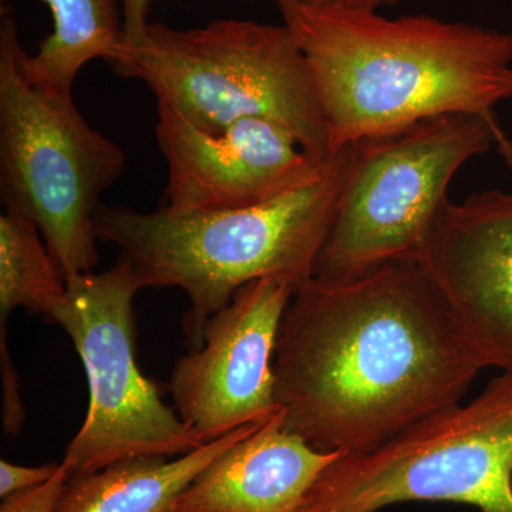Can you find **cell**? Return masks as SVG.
Returning <instances> with one entry per match:
<instances>
[{
	"mask_svg": "<svg viewBox=\"0 0 512 512\" xmlns=\"http://www.w3.org/2000/svg\"><path fill=\"white\" fill-rule=\"evenodd\" d=\"M481 370L426 268L397 262L296 289L276 339V403L309 446L353 456L460 403Z\"/></svg>",
	"mask_w": 512,
	"mask_h": 512,
	"instance_id": "1",
	"label": "cell"
},
{
	"mask_svg": "<svg viewBox=\"0 0 512 512\" xmlns=\"http://www.w3.org/2000/svg\"><path fill=\"white\" fill-rule=\"evenodd\" d=\"M271 2L308 63L330 154L447 114L503 127L497 107L512 100V30Z\"/></svg>",
	"mask_w": 512,
	"mask_h": 512,
	"instance_id": "2",
	"label": "cell"
},
{
	"mask_svg": "<svg viewBox=\"0 0 512 512\" xmlns=\"http://www.w3.org/2000/svg\"><path fill=\"white\" fill-rule=\"evenodd\" d=\"M353 156L355 144L335 151L311 183L255 207L140 212L101 204L97 239L120 249L141 289L185 292L184 329L197 349L208 320L245 285L276 278L298 289L313 278Z\"/></svg>",
	"mask_w": 512,
	"mask_h": 512,
	"instance_id": "3",
	"label": "cell"
},
{
	"mask_svg": "<svg viewBox=\"0 0 512 512\" xmlns=\"http://www.w3.org/2000/svg\"><path fill=\"white\" fill-rule=\"evenodd\" d=\"M107 62L201 130L217 133L254 117L271 120L311 156H330L308 63L284 23L215 19L192 29L148 23L143 35L124 40Z\"/></svg>",
	"mask_w": 512,
	"mask_h": 512,
	"instance_id": "4",
	"label": "cell"
},
{
	"mask_svg": "<svg viewBox=\"0 0 512 512\" xmlns=\"http://www.w3.org/2000/svg\"><path fill=\"white\" fill-rule=\"evenodd\" d=\"M9 12L0 22V194L35 222L64 278L99 262L100 197L126 170L123 148L90 126L73 93L33 83Z\"/></svg>",
	"mask_w": 512,
	"mask_h": 512,
	"instance_id": "5",
	"label": "cell"
},
{
	"mask_svg": "<svg viewBox=\"0 0 512 512\" xmlns=\"http://www.w3.org/2000/svg\"><path fill=\"white\" fill-rule=\"evenodd\" d=\"M497 151L512 167L503 127L447 114L355 144L316 278L348 279L397 262H421L448 187L468 161Z\"/></svg>",
	"mask_w": 512,
	"mask_h": 512,
	"instance_id": "6",
	"label": "cell"
},
{
	"mask_svg": "<svg viewBox=\"0 0 512 512\" xmlns=\"http://www.w3.org/2000/svg\"><path fill=\"white\" fill-rule=\"evenodd\" d=\"M412 501L512 512V373L375 450L342 454L312 485L301 512H379Z\"/></svg>",
	"mask_w": 512,
	"mask_h": 512,
	"instance_id": "7",
	"label": "cell"
},
{
	"mask_svg": "<svg viewBox=\"0 0 512 512\" xmlns=\"http://www.w3.org/2000/svg\"><path fill=\"white\" fill-rule=\"evenodd\" d=\"M66 282L52 322L73 340L89 384L86 419L63 458L70 477L128 458H171L204 446L138 369L133 302L141 288L126 259Z\"/></svg>",
	"mask_w": 512,
	"mask_h": 512,
	"instance_id": "8",
	"label": "cell"
},
{
	"mask_svg": "<svg viewBox=\"0 0 512 512\" xmlns=\"http://www.w3.org/2000/svg\"><path fill=\"white\" fill-rule=\"evenodd\" d=\"M295 291L276 278L245 285L208 320L200 348L178 360L168 386L175 412L202 443L278 412L275 346Z\"/></svg>",
	"mask_w": 512,
	"mask_h": 512,
	"instance_id": "9",
	"label": "cell"
},
{
	"mask_svg": "<svg viewBox=\"0 0 512 512\" xmlns=\"http://www.w3.org/2000/svg\"><path fill=\"white\" fill-rule=\"evenodd\" d=\"M156 140L165 164V207L220 211L255 207L315 180L325 161L303 150L285 127L244 119L217 133L157 104Z\"/></svg>",
	"mask_w": 512,
	"mask_h": 512,
	"instance_id": "10",
	"label": "cell"
},
{
	"mask_svg": "<svg viewBox=\"0 0 512 512\" xmlns=\"http://www.w3.org/2000/svg\"><path fill=\"white\" fill-rule=\"evenodd\" d=\"M420 264L484 369L512 373V190L448 200Z\"/></svg>",
	"mask_w": 512,
	"mask_h": 512,
	"instance_id": "11",
	"label": "cell"
},
{
	"mask_svg": "<svg viewBox=\"0 0 512 512\" xmlns=\"http://www.w3.org/2000/svg\"><path fill=\"white\" fill-rule=\"evenodd\" d=\"M340 451L315 450L284 426L279 409L198 474L175 512H301Z\"/></svg>",
	"mask_w": 512,
	"mask_h": 512,
	"instance_id": "12",
	"label": "cell"
},
{
	"mask_svg": "<svg viewBox=\"0 0 512 512\" xmlns=\"http://www.w3.org/2000/svg\"><path fill=\"white\" fill-rule=\"evenodd\" d=\"M256 423L177 458H128L93 473L72 476L55 512H175L178 498L198 474L247 436Z\"/></svg>",
	"mask_w": 512,
	"mask_h": 512,
	"instance_id": "13",
	"label": "cell"
},
{
	"mask_svg": "<svg viewBox=\"0 0 512 512\" xmlns=\"http://www.w3.org/2000/svg\"><path fill=\"white\" fill-rule=\"evenodd\" d=\"M52 15L53 29L23 67L33 83L73 93L86 64L109 60L124 42L121 0H42Z\"/></svg>",
	"mask_w": 512,
	"mask_h": 512,
	"instance_id": "14",
	"label": "cell"
},
{
	"mask_svg": "<svg viewBox=\"0 0 512 512\" xmlns=\"http://www.w3.org/2000/svg\"><path fill=\"white\" fill-rule=\"evenodd\" d=\"M67 282L35 222L18 212L0 215V355L8 356V320L15 309L52 320Z\"/></svg>",
	"mask_w": 512,
	"mask_h": 512,
	"instance_id": "15",
	"label": "cell"
},
{
	"mask_svg": "<svg viewBox=\"0 0 512 512\" xmlns=\"http://www.w3.org/2000/svg\"><path fill=\"white\" fill-rule=\"evenodd\" d=\"M69 478V468L62 463L47 483L3 500L0 512H55Z\"/></svg>",
	"mask_w": 512,
	"mask_h": 512,
	"instance_id": "16",
	"label": "cell"
},
{
	"mask_svg": "<svg viewBox=\"0 0 512 512\" xmlns=\"http://www.w3.org/2000/svg\"><path fill=\"white\" fill-rule=\"evenodd\" d=\"M60 464L52 463L40 467H25L9 461H0V497L2 500L13 495L33 490L47 483L59 470Z\"/></svg>",
	"mask_w": 512,
	"mask_h": 512,
	"instance_id": "17",
	"label": "cell"
},
{
	"mask_svg": "<svg viewBox=\"0 0 512 512\" xmlns=\"http://www.w3.org/2000/svg\"><path fill=\"white\" fill-rule=\"evenodd\" d=\"M156 0H121L123 10L124 40L133 42L143 35L148 23L147 15L151 3Z\"/></svg>",
	"mask_w": 512,
	"mask_h": 512,
	"instance_id": "18",
	"label": "cell"
},
{
	"mask_svg": "<svg viewBox=\"0 0 512 512\" xmlns=\"http://www.w3.org/2000/svg\"><path fill=\"white\" fill-rule=\"evenodd\" d=\"M309 5L333 6V8L357 9V10H375L382 12L383 8L396 6L402 0H302Z\"/></svg>",
	"mask_w": 512,
	"mask_h": 512,
	"instance_id": "19",
	"label": "cell"
}]
</instances>
